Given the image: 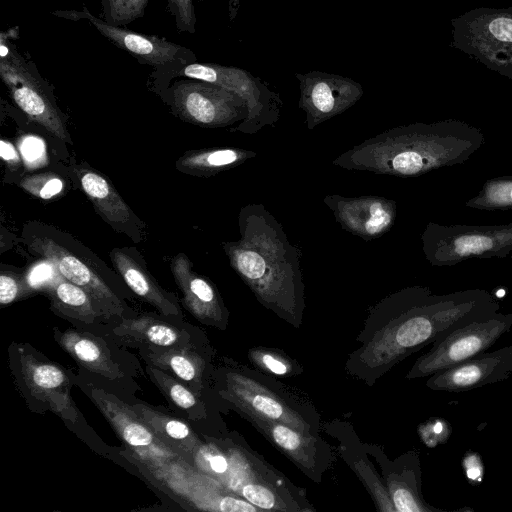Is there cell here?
Wrapping results in <instances>:
<instances>
[{
	"mask_svg": "<svg viewBox=\"0 0 512 512\" xmlns=\"http://www.w3.org/2000/svg\"><path fill=\"white\" fill-rule=\"evenodd\" d=\"M324 203L343 229L364 240L381 237L395 221V202L382 196L327 195Z\"/></svg>",
	"mask_w": 512,
	"mask_h": 512,
	"instance_id": "cell-15",
	"label": "cell"
},
{
	"mask_svg": "<svg viewBox=\"0 0 512 512\" xmlns=\"http://www.w3.org/2000/svg\"><path fill=\"white\" fill-rule=\"evenodd\" d=\"M20 186L28 193L47 200L62 193L64 182L54 173H42L24 177Z\"/></svg>",
	"mask_w": 512,
	"mask_h": 512,
	"instance_id": "cell-28",
	"label": "cell"
},
{
	"mask_svg": "<svg viewBox=\"0 0 512 512\" xmlns=\"http://www.w3.org/2000/svg\"><path fill=\"white\" fill-rule=\"evenodd\" d=\"M140 355L147 365L177 377L197 395L203 388L204 360L192 347L141 346Z\"/></svg>",
	"mask_w": 512,
	"mask_h": 512,
	"instance_id": "cell-21",
	"label": "cell"
},
{
	"mask_svg": "<svg viewBox=\"0 0 512 512\" xmlns=\"http://www.w3.org/2000/svg\"><path fill=\"white\" fill-rule=\"evenodd\" d=\"M512 328V313H499L460 326L439 338L407 374L408 378L434 373L467 361L493 346Z\"/></svg>",
	"mask_w": 512,
	"mask_h": 512,
	"instance_id": "cell-8",
	"label": "cell"
},
{
	"mask_svg": "<svg viewBox=\"0 0 512 512\" xmlns=\"http://www.w3.org/2000/svg\"><path fill=\"white\" fill-rule=\"evenodd\" d=\"M131 406L157 438L178 457L185 456L188 460V457L193 459L196 456L201 443L185 422L142 403Z\"/></svg>",
	"mask_w": 512,
	"mask_h": 512,
	"instance_id": "cell-22",
	"label": "cell"
},
{
	"mask_svg": "<svg viewBox=\"0 0 512 512\" xmlns=\"http://www.w3.org/2000/svg\"><path fill=\"white\" fill-rule=\"evenodd\" d=\"M28 291L24 277L12 272L0 274V304L6 306L25 295Z\"/></svg>",
	"mask_w": 512,
	"mask_h": 512,
	"instance_id": "cell-31",
	"label": "cell"
},
{
	"mask_svg": "<svg viewBox=\"0 0 512 512\" xmlns=\"http://www.w3.org/2000/svg\"><path fill=\"white\" fill-rule=\"evenodd\" d=\"M146 370L162 394L175 406L185 411L190 418L200 419L205 415L204 407L197 398V394L183 381L151 365H147Z\"/></svg>",
	"mask_w": 512,
	"mask_h": 512,
	"instance_id": "cell-25",
	"label": "cell"
},
{
	"mask_svg": "<svg viewBox=\"0 0 512 512\" xmlns=\"http://www.w3.org/2000/svg\"><path fill=\"white\" fill-rule=\"evenodd\" d=\"M262 361L264 365L275 374L283 375L287 372V367L278 359L269 354H265L262 357Z\"/></svg>",
	"mask_w": 512,
	"mask_h": 512,
	"instance_id": "cell-38",
	"label": "cell"
},
{
	"mask_svg": "<svg viewBox=\"0 0 512 512\" xmlns=\"http://www.w3.org/2000/svg\"><path fill=\"white\" fill-rule=\"evenodd\" d=\"M179 77L213 83L241 97L247 104L248 116L234 129L238 132L255 134L266 126H274L280 118L283 102L279 94L244 69L194 62L183 68Z\"/></svg>",
	"mask_w": 512,
	"mask_h": 512,
	"instance_id": "cell-7",
	"label": "cell"
},
{
	"mask_svg": "<svg viewBox=\"0 0 512 512\" xmlns=\"http://www.w3.org/2000/svg\"><path fill=\"white\" fill-rule=\"evenodd\" d=\"M28 246L50 261L63 278L84 289L107 319L122 316L123 302L88 263L74 252L45 235L32 237Z\"/></svg>",
	"mask_w": 512,
	"mask_h": 512,
	"instance_id": "cell-13",
	"label": "cell"
},
{
	"mask_svg": "<svg viewBox=\"0 0 512 512\" xmlns=\"http://www.w3.org/2000/svg\"><path fill=\"white\" fill-rule=\"evenodd\" d=\"M149 0H101V16L109 24L125 27L144 16Z\"/></svg>",
	"mask_w": 512,
	"mask_h": 512,
	"instance_id": "cell-26",
	"label": "cell"
},
{
	"mask_svg": "<svg viewBox=\"0 0 512 512\" xmlns=\"http://www.w3.org/2000/svg\"><path fill=\"white\" fill-rule=\"evenodd\" d=\"M0 151L2 159L7 163L17 164L19 162L18 154L11 143L1 140Z\"/></svg>",
	"mask_w": 512,
	"mask_h": 512,
	"instance_id": "cell-37",
	"label": "cell"
},
{
	"mask_svg": "<svg viewBox=\"0 0 512 512\" xmlns=\"http://www.w3.org/2000/svg\"><path fill=\"white\" fill-rule=\"evenodd\" d=\"M170 267L186 309L198 321L219 326L224 320V308L214 286L192 269L191 261L183 253L171 260Z\"/></svg>",
	"mask_w": 512,
	"mask_h": 512,
	"instance_id": "cell-16",
	"label": "cell"
},
{
	"mask_svg": "<svg viewBox=\"0 0 512 512\" xmlns=\"http://www.w3.org/2000/svg\"><path fill=\"white\" fill-rule=\"evenodd\" d=\"M24 390L63 420L75 423L80 413L71 396L67 374L28 345L15 347V368Z\"/></svg>",
	"mask_w": 512,
	"mask_h": 512,
	"instance_id": "cell-10",
	"label": "cell"
},
{
	"mask_svg": "<svg viewBox=\"0 0 512 512\" xmlns=\"http://www.w3.org/2000/svg\"><path fill=\"white\" fill-rule=\"evenodd\" d=\"M430 126L393 128L366 139L340 154L334 166L393 176H415L441 162L442 146Z\"/></svg>",
	"mask_w": 512,
	"mask_h": 512,
	"instance_id": "cell-3",
	"label": "cell"
},
{
	"mask_svg": "<svg viewBox=\"0 0 512 512\" xmlns=\"http://www.w3.org/2000/svg\"><path fill=\"white\" fill-rule=\"evenodd\" d=\"M122 343L134 346L192 347L184 329L149 315L123 319L112 330Z\"/></svg>",
	"mask_w": 512,
	"mask_h": 512,
	"instance_id": "cell-19",
	"label": "cell"
},
{
	"mask_svg": "<svg viewBox=\"0 0 512 512\" xmlns=\"http://www.w3.org/2000/svg\"><path fill=\"white\" fill-rule=\"evenodd\" d=\"M496 237L486 234H465L457 237L451 244V253L456 257L476 255L492 249Z\"/></svg>",
	"mask_w": 512,
	"mask_h": 512,
	"instance_id": "cell-29",
	"label": "cell"
},
{
	"mask_svg": "<svg viewBox=\"0 0 512 512\" xmlns=\"http://www.w3.org/2000/svg\"><path fill=\"white\" fill-rule=\"evenodd\" d=\"M299 107L310 130L355 105L364 94L360 83L351 78L321 71L296 73Z\"/></svg>",
	"mask_w": 512,
	"mask_h": 512,
	"instance_id": "cell-12",
	"label": "cell"
},
{
	"mask_svg": "<svg viewBox=\"0 0 512 512\" xmlns=\"http://www.w3.org/2000/svg\"><path fill=\"white\" fill-rule=\"evenodd\" d=\"M243 497L254 506L264 510L276 508L275 495L270 489L255 483H249L242 487Z\"/></svg>",
	"mask_w": 512,
	"mask_h": 512,
	"instance_id": "cell-33",
	"label": "cell"
},
{
	"mask_svg": "<svg viewBox=\"0 0 512 512\" xmlns=\"http://www.w3.org/2000/svg\"><path fill=\"white\" fill-rule=\"evenodd\" d=\"M511 375L512 345H507L434 373L426 386L434 391L465 392L504 381Z\"/></svg>",
	"mask_w": 512,
	"mask_h": 512,
	"instance_id": "cell-14",
	"label": "cell"
},
{
	"mask_svg": "<svg viewBox=\"0 0 512 512\" xmlns=\"http://www.w3.org/2000/svg\"><path fill=\"white\" fill-rule=\"evenodd\" d=\"M378 308L384 312V328L362 351L371 354L370 362L388 369L450 331L496 314L499 305L483 291L432 296L424 289H407Z\"/></svg>",
	"mask_w": 512,
	"mask_h": 512,
	"instance_id": "cell-1",
	"label": "cell"
},
{
	"mask_svg": "<svg viewBox=\"0 0 512 512\" xmlns=\"http://www.w3.org/2000/svg\"><path fill=\"white\" fill-rule=\"evenodd\" d=\"M173 111L183 120L203 127H226L248 116L238 95L206 81L184 77L165 91Z\"/></svg>",
	"mask_w": 512,
	"mask_h": 512,
	"instance_id": "cell-9",
	"label": "cell"
},
{
	"mask_svg": "<svg viewBox=\"0 0 512 512\" xmlns=\"http://www.w3.org/2000/svg\"><path fill=\"white\" fill-rule=\"evenodd\" d=\"M225 393L231 401L237 403L245 402V405L249 404L252 409L261 416L272 421H286L284 406L273 397L261 393L248 395L247 393L230 386H227Z\"/></svg>",
	"mask_w": 512,
	"mask_h": 512,
	"instance_id": "cell-27",
	"label": "cell"
},
{
	"mask_svg": "<svg viewBox=\"0 0 512 512\" xmlns=\"http://www.w3.org/2000/svg\"><path fill=\"white\" fill-rule=\"evenodd\" d=\"M209 468L216 474H223L228 469V461L221 454L209 455L206 457Z\"/></svg>",
	"mask_w": 512,
	"mask_h": 512,
	"instance_id": "cell-36",
	"label": "cell"
},
{
	"mask_svg": "<svg viewBox=\"0 0 512 512\" xmlns=\"http://www.w3.org/2000/svg\"><path fill=\"white\" fill-rule=\"evenodd\" d=\"M75 173L97 213L118 232L138 240L136 228L140 221L108 179L89 168L77 167Z\"/></svg>",
	"mask_w": 512,
	"mask_h": 512,
	"instance_id": "cell-17",
	"label": "cell"
},
{
	"mask_svg": "<svg viewBox=\"0 0 512 512\" xmlns=\"http://www.w3.org/2000/svg\"><path fill=\"white\" fill-rule=\"evenodd\" d=\"M255 156L254 151L234 147L202 149L181 156L176 167L183 173L211 176L241 165Z\"/></svg>",
	"mask_w": 512,
	"mask_h": 512,
	"instance_id": "cell-24",
	"label": "cell"
},
{
	"mask_svg": "<svg viewBox=\"0 0 512 512\" xmlns=\"http://www.w3.org/2000/svg\"><path fill=\"white\" fill-rule=\"evenodd\" d=\"M271 436L278 446L294 456H296L300 448H304V439L300 434L285 425H273Z\"/></svg>",
	"mask_w": 512,
	"mask_h": 512,
	"instance_id": "cell-32",
	"label": "cell"
},
{
	"mask_svg": "<svg viewBox=\"0 0 512 512\" xmlns=\"http://www.w3.org/2000/svg\"><path fill=\"white\" fill-rule=\"evenodd\" d=\"M112 262L128 287L164 316L183 318L174 294L164 290L146 267L124 249L110 252Z\"/></svg>",
	"mask_w": 512,
	"mask_h": 512,
	"instance_id": "cell-18",
	"label": "cell"
},
{
	"mask_svg": "<svg viewBox=\"0 0 512 512\" xmlns=\"http://www.w3.org/2000/svg\"><path fill=\"white\" fill-rule=\"evenodd\" d=\"M218 510L222 512H255L257 507L249 501L225 496L218 503Z\"/></svg>",
	"mask_w": 512,
	"mask_h": 512,
	"instance_id": "cell-35",
	"label": "cell"
},
{
	"mask_svg": "<svg viewBox=\"0 0 512 512\" xmlns=\"http://www.w3.org/2000/svg\"><path fill=\"white\" fill-rule=\"evenodd\" d=\"M89 395L126 448L143 465L159 469L178 458L157 438L131 405L95 387L90 388Z\"/></svg>",
	"mask_w": 512,
	"mask_h": 512,
	"instance_id": "cell-11",
	"label": "cell"
},
{
	"mask_svg": "<svg viewBox=\"0 0 512 512\" xmlns=\"http://www.w3.org/2000/svg\"><path fill=\"white\" fill-rule=\"evenodd\" d=\"M52 14L74 21H88L115 46L129 53L140 64L150 67L153 86L164 92L171 81L178 78L183 68L197 62V57L191 49L165 38L109 24L94 16L86 6H83L82 10H57Z\"/></svg>",
	"mask_w": 512,
	"mask_h": 512,
	"instance_id": "cell-5",
	"label": "cell"
},
{
	"mask_svg": "<svg viewBox=\"0 0 512 512\" xmlns=\"http://www.w3.org/2000/svg\"><path fill=\"white\" fill-rule=\"evenodd\" d=\"M240 238L223 245L232 268L267 307L292 315L303 306L301 252L262 204L239 214Z\"/></svg>",
	"mask_w": 512,
	"mask_h": 512,
	"instance_id": "cell-2",
	"label": "cell"
},
{
	"mask_svg": "<svg viewBox=\"0 0 512 512\" xmlns=\"http://www.w3.org/2000/svg\"><path fill=\"white\" fill-rule=\"evenodd\" d=\"M45 288L51 309L62 317L86 324L96 323L102 317L106 318L84 289L66 280L59 273Z\"/></svg>",
	"mask_w": 512,
	"mask_h": 512,
	"instance_id": "cell-23",
	"label": "cell"
},
{
	"mask_svg": "<svg viewBox=\"0 0 512 512\" xmlns=\"http://www.w3.org/2000/svg\"><path fill=\"white\" fill-rule=\"evenodd\" d=\"M18 27L0 37V76L16 105L56 138L71 143L52 89L35 64L18 52L11 39Z\"/></svg>",
	"mask_w": 512,
	"mask_h": 512,
	"instance_id": "cell-4",
	"label": "cell"
},
{
	"mask_svg": "<svg viewBox=\"0 0 512 512\" xmlns=\"http://www.w3.org/2000/svg\"><path fill=\"white\" fill-rule=\"evenodd\" d=\"M53 332L58 345L88 371L110 380L124 376L99 338L72 328L62 331L55 327Z\"/></svg>",
	"mask_w": 512,
	"mask_h": 512,
	"instance_id": "cell-20",
	"label": "cell"
},
{
	"mask_svg": "<svg viewBox=\"0 0 512 512\" xmlns=\"http://www.w3.org/2000/svg\"><path fill=\"white\" fill-rule=\"evenodd\" d=\"M167 10L174 18L179 33L194 34L196 31V15L194 0H164ZM201 1V0H200Z\"/></svg>",
	"mask_w": 512,
	"mask_h": 512,
	"instance_id": "cell-30",
	"label": "cell"
},
{
	"mask_svg": "<svg viewBox=\"0 0 512 512\" xmlns=\"http://www.w3.org/2000/svg\"><path fill=\"white\" fill-rule=\"evenodd\" d=\"M451 45L512 79V8H475L452 19Z\"/></svg>",
	"mask_w": 512,
	"mask_h": 512,
	"instance_id": "cell-6",
	"label": "cell"
},
{
	"mask_svg": "<svg viewBox=\"0 0 512 512\" xmlns=\"http://www.w3.org/2000/svg\"><path fill=\"white\" fill-rule=\"evenodd\" d=\"M483 203L490 206L512 204V181H500L489 184L483 196Z\"/></svg>",
	"mask_w": 512,
	"mask_h": 512,
	"instance_id": "cell-34",
	"label": "cell"
},
{
	"mask_svg": "<svg viewBox=\"0 0 512 512\" xmlns=\"http://www.w3.org/2000/svg\"><path fill=\"white\" fill-rule=\"evenodd\" d=\"M42 148L43 147L41 146L40 142L34 139L32 141H28L25 145V148L22 151L23 154H25V157L28 160L32 161L36 160L39 157L38 155L41 152V150H43Z\"/></svg>",
	"mask_w": 512,
	"mask_h": 512,
	"instance_id": "cell-39",
	"label": "cell"
},
{
	"mask_svg": "<svg viewBox=\"0 0 512 512\" xmlns=\"http://www.w3.org/2000/svg\"><path fill=\"white\" fill-rule=\"evenodd\" d=\"M228 17L230 21H234L237 17L240 0H228Z\"/></svg>",
	"mask_w": 512,
	"mask_h": 512,
	"instance_id": "cell-40",
	"label": "cell"
}]
</instances>
